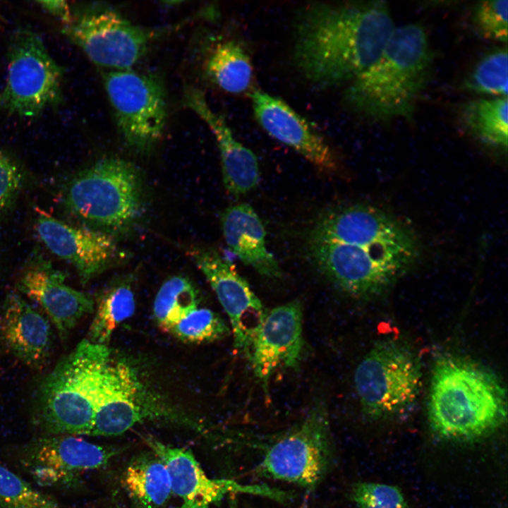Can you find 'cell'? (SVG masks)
<instances>
[{
	"label": "cell",
	"instance_id": "6da1fadb",
	"mask_svg": "<svg viewBox=\"0 0 508 508\" xmlns=\"http://www.w3.org/2000/svg\"><path fill=\"white\" fill-rule=\"evenodd\" d=\"M395 28L382 1L310 3L295 18L294 64L320 87L351 82L378 59Z\"/></svg>",
	"mask_w": 508,
	"mask_h": 508
},
{
	"label": "cell",
	"instance_id": "7a4b0ae2",
	"mask_svg": "<svg viewBox=\"0 0 508 508\" xmlns=\"http://www.w3.org/2000/svg\"><path fill=\"white\" fill-rule=\"evenodd\" d=\"M431 378L428 418L440 439L473 442L504 422L505 389L484 365L468 358L445 356L436 361Z\"/></svg>",
	"mask_w": 508,
	"mask_h": 508
},
{
	"label": "cell",
	"instance_id": "3957f363",
	"mask_svg": "<svg viewBox=\"0 0 508 508\" xmlns=\"http://www.w3.org/2000/svg\"><path fill=\"white\" fill-rule=\"evenodd\" d=\"M433 54L417 23L396 27L378 59L350 82L346 104L377 121L410 117L428 84Z\"/></svg>",
	"mask_w": 508,
	"mask_h": 508
},
{
	"label": "cell",
	"instance_id": "277c9868",
	"mask_svg": "<svg viewBox=\"0 0 508 508\" xmlns=\"http://www.w3.org/2000/svg\"><path fill=\"white\" fill-rule=\"evenodd\" d=\"M107 345L84 339L40 382L35 423L48 435H90L105 367Z\"/></svg>",
	"mask_w": 508,
	"mask_h": 508
},
{
	"label": "cell",
	"instance_id": "5b68a950",
	"mask_svg": "<svg viewBox=\"0 0 508 508\" xmlns=\"http://www.w3.org/2000/svg\"><path fill=\"white\" fill-rule=\"evenodd\" d=\"M62 201L68 212L92 229L108 234L124 231L142 214L140 171L121 158L99 159L68 182Z\"/></svg>",
	"mask_w": 508,
	"mask_h": 508
},
{
	"label": "cell",
	"instance_id": "8992f818",
	"mask_svg": "<svg viewBox=\"0 0 508 508\" xmlns=\"http://www.w3.org/2000/svg\"><path fill=\"white\" fill-rule=\"evenodd\" d=\"M316 268L336 287L366 298L388 289L418 260V240L379 244H346L308 238Z\"/></svg>",
	"mask_w": 508,
	"mask_h": 508
},
{
	"label": "cell",
	"instance_id": "52a82bcc",
	"mask_svg": "<svg viewBox=\"0 0 508 508\" xmlns=\"http://www.w3.org/2000/svg\"><path fill=\"white\" fill-rule=\"evenodd\" d=\"M259 476L314 490L332 468L334 449L328 413L315 404L299 423L259 445Z\"/></svg>",
	"mask_w": 508,
	"mask_h": 508
},
{
	"label": "cell",
	"instance_id": "ba28073f",
	"mask_svg": "<svg viewBox=\"0 0 508 508\" xmlns=\"http://www.w3.org/2000/svg\"><path fill=\"white\" fill-rule=\"evenodd\" d=\"M6 83L0 110L35 117L62 101V68L51 56L38 34L18 28L9 40Z\"/></svg>",
	"mask_w": 508,
	"mask_h": 508
},
{
	"label": "cell",
	"instance_id": "9c48e42d",
	"mask_svg": "<svg viewBox=\"0 0 508 508\" xmlns=\"http://www.w3.org/2000/svg\"><path fill=\"white\" fill-rule=\"evenodd\" d=\"M421 380L418 358L395 341L375 344L354 375L362 409L373 418L395 416L410 409L418 398Z\"/></svg>",
	"mask_w": 508,
	"mask_h": 508
},
{
	"label": "cell",
	"instance_id": "30bf717a",
	"mask_svg": "<svg viewBox=\"0 0 508 508\" xmlns=\"http://www.w3.org/2000/svg\"><path fill=\"white\" fill-rule=\"evenodd\" d=\"M182 24L145 28L111 7L95 5L73 17L63 32L95 64L107 70H123L132 68L155 40Z\"/></svg>",
	"mask_w": 508,
	"mask_h": 508
},
{
	"label": "cell",
	"instance_id": "8fae6325",
	"mask_svg": "<svg viewBox=\"0 0 508 508\" xmlns=\"http://www.w3.org/2000/svg\"><path fill=\"white\" fill-rule=\"evenodd\" d=\"M103 83L125 143L138 152L150 150L162 136L167 119L162 81L129 68L104 71Z\"/></svg>",
	"mask_w": 508,
	"mask_h": 508
},
{
	"label": "cell",
	"instance_id": "7c38bea8",
	"mask_svg": "<svg viewBox=\"0 0 508 508\" xmlns=\"http://www.w3.org/2000/svg\"><path fill=\"white\" fill-rule=\"evenodd\" d=\"M146 442L166 466L172 493L182 501L181 508H210L230 493L258 495L282 502L292 497L284 490L266 485H243L233 480L210 478L190 450L154 438H147Z\"/></svg>",
	"mask_w": 508,
	"mask_h": 508
},
{
	"label": "cell",
	"instance_id": "4fadbf2b",
	"mask_svg": "<svg viewBox=\"0 0 508 508\" xmlns=\"http://www.w3.org/2000/svg\"><path fill=\"white\" fill-rule=\"evenodd\" d=\"M303 350V308L294 300L267 311L245 356L255 379L268 394L274 373L298 367Z\"/></svg>",
	"mask_w": 508,
	"mask_h": 508
},
{
	"label": "cell",
	"instance_id": "5bb4252c",
	"mask_svg": "<svg viewBox=\"0 0 508 508\" xmlns=\"http://www.w3.org/2000/svg\"><path fill=\"white\" fill-rule=\"evenodd\" d=\"M116 452L75 436L47 435L24 446L20 460L37 483L57 486L104 466Z\"/></svg>",
	"mask_w": 508,
	"mask_h": 508
},
{
	"label": "cell",
	"instance_id": "9a60e30c",
	"mask_svg": "<svg viewBox=\"0 0 508 508\" xmlns=\"http://www.w3.org/2000/svg\"><path fill=\"white\" fill-rule=\"evenodd\" d=\"M192 254L229 317L235 349L245 355L267 311L248 283L217 251L202 249Z\"/></svg>",
	"mask_w": 508,
	"mask_h": 508
},
{
	"label": "cell",
	"instance_id": "2e32d148",
	"mask_svg": "<svg viewBox=\"0 0 508 508\" xmlns=\"http://www.w3.org/2000/svg\"><path fill=\"white\" fill-rule=\"evenodd\" d=\"M417 238L404 221L377 207L352 204L329 210L308 231V238L346 244H378Z\"/></svg>",
	"mask_w": 508,
	"mask_h": 508
},
{
	"label": "cell",
	"instance_id": "e0dca14e",
	"mask_svg": "<svg viewBox=\"0 0 508 508\" xmlns=\"http://www.w3.org/2000/svg\"><path fill=\"white\" fill-rule=\"evenodd\" d=\"M36 231L56 255L73 265L83 284L120 260L121 252L111 235L89 227L75 226L40 213Z\"/></svg>",
	"mask_w": 508,
	"mask_h": 508
},
{
	"label": "cell",
	"instance_id": "ac0fdd59",
	"mask_svg": "<svg viewBox=\"0 0 508 508\" xmlns=\"http://www.w3.org/2000/svg\"><path fill=\"white\" fill-rule=\"evenodd\" d=\"M250 97L256 121L270 136L322 171L337 169V157L329 145L287 103L260 89H253Z\"/></svg>",
	"mask_w": 508,
	"mask_h": 508
},
{
	"label": "cell",
	"instance_id": "d6986e66",
	"mask_svg": "<svg viewBox=\"0 0 508 508\" xmlns=\"http://www.w3.org/2000/svg\"><path fill=\"white\" fill-rule=\"evenodd\" d=\"M65 278L49 262L39 258L30 265L17 282L18 290L44 310L61 340L95 308L93 300L68 286Z\"/></svg>",
	"mask_w": 508,
	"mask_h": 508
},
{
	"label": "cell",
	"instance_id": "ffe728a7",
	"mask_svg": "<svg viewBox=\"0 0 508 508\" xmlns=\"http://www.w3.org/2000/svg\"><path fill=\"white\" fill-rule=\"evenodd\" d=\"M133 369L111 357L105 367L89 435H119L150 416Z\"/></svg>",
	"mask_w": 508,
	"mask_h": 508
},
{
	"label": "cell",
	"instance_id": "44dd1931",
	"mask_svg": "<svg viewBox=\"0 0 508 508\" xmlns=\"http://www.w3.org/2000/svg\"><path fill=\"white\" fill-rule=\"evenodd\" d=\"M0 344L28 367L41 369L53 349L49 321L20 295L9 293L0 308Z\"/></svg>",
	"mask_w": 508,
	"mask_h": 508
},
{
	"label": "cell",
	"instance_id": "7402d4cb",
	"mask_svg": "<svg viewBox=\"0 0 508 508\" xmlns=\"http://www.w3.org/2000/svg\"><path fill=\"white\" fill-rule=\"evenodd\" d=\"M183 99L186 107L205 121L216 139L226 190L233 196L239 197L255 189L260 172L253 152L235 138L224 118L210 107L200 90L187 87Z\"/></svg>",
	"mask_w": 508,
	"mask_h": 508
},
{
	"label": "cell",
	"instance_id": "603a6c76",
	"mask_svg": "<svg viewBox=\"0 0 508 508\" xmlns=\"http://www.w3.org/2000/svg\"><path fill=\"white\" fill-rule=\"evenodd\" d=\"M229 248L245 265L269 278L282 277V270L268 250L264 225L253 207L246 203L229 206L220 215Z\"/></svg>",
	"mask_w": 508,
	"mask_h": 508
},
{
	"label": "cell",
	"instance_id": "cb8c5ba5",
	"mask_svg": "<svg viewBox=\"0 0 508 508\" xmlns=\"http://www.w3.org/2000/svg\"><path fill=\"white\" fill-rule=\"evenodd\" d=\"M122 483L138 508H166L172 494L167 467L153 452L134 458L123 473Z\"/></svg>",
	"mask_w": 508,
	"mask_h": 508
},
{
	"label": "cell",
	"instance_id": "d4e9b609",
	"mask_svg": "<svg viewBox=\"0 0 508 508\" xmlns=\"http://www.w3.org/2000/svg\"><path fill=\"white\" fill-rule=\"evenodd\" d=\"M203 67L210 80L228 93L239 95L253 90L251 59L243 47L236 41L215 44L207 54Z\"/></svg>",
	"mask_w": 508,
	"mask_h": 508
},
{
	"label": "cell",
	"instance_id": "484cf974",
	"mask_svg": "<svg viewBox=\"0 0 508 508\" xmlns=\"http://www.w3.org/2000/svg\"><path fill=\"white\" fill-rule=\"evenodd\" d=\"M461 120L469 132L482 142L507 149V97L478 98L464 103Z\"/></svg>",
	"mask_w": 508,
	"mask_h": 508
},
{
	"label": "cell",
	"instance_id": "4316f807",
	"mask_svg": "<svg viewBox=\"0 0 508 508\" xmlns=\"http://www.w3.org/2000/svg\"><path fill=\"white\" fill-rule=\"evenodd\" d=\"M135 301L129 283L119 282L99 296L90 328V341L106 345L114 329L135 313Z\"/></svg>",
	"mask_w": 508,
	"mask_h": 508
},
{
	"label": "cell",
	"instance_id": "83f0119b",
	"mask_svg": "<svg viewBox=\"0 0 508 508\" xmlns=\"http://www.w3.org/2000/svg\"><path fill=\"white\" fill-rule=\"evenodd\" d=\"M197 291L191 282L174 276L161 286L153 305L154 318L159 327L169 330L197 308Z\"/></svg>",
	"mask_w": 508,
	"mask_h": 508
},
{
	"label": "cell",
	"instance_id": "f1b7e54d",
	"mask_svg": "<svg viewBox=\"0 0 508 508\" xmlns=\"http://www.w3.org/2000/svg\"><path fill=\"white\" fill-rule=\"evenodd\" d=\"M507 49L498 47L488 52L468 74L464 88L471 92L490 97H507Z\"/></svg>",
	"mask_w": 508,
	"mask_h": 508
},
{
	"label": "cell",
	"instance_id": "f546056e",
	"mask_svg": "<svg viewBox=\"0 0 508 508\" xmlns=\"http://www.w3.org/2000/svg\"><path fill=\"white\" fill-rule=\"evenodd\" d=\"M179 340L190 344L212 342L229 335L224 320L208 308H195L169 330Z\"/></svg>",
	"mask_w": 508,
	"mask_h": 508
},
{
	"label": "cell",
	"instance_id": "4dcf8cb0",
	"mask_svg": "<svg viewBox=\"0 0 508 508\" xmlns=\"http://www.w3.org/2000/svg\"><path fill=\"white\" fill-rule=\"evenodd\" d=\"M0 508H59L56 502L0 465Z\"/></svg>",
	"mask_w": 508,
	"mask_h": 508
},
{
	"label": "cell",
	"instance_id": "1f68e13d",
	"mask_svg": "<svg viewBox=\"0 0 508 508\" xmlns=\"http://www.w3.org/2000/svg\"><path fill=\"white\" fill-rule=\"evenodd\" d=\"M507 13V0L479 1L474 7L473 23L483 38L506 44Z\"/></svg>",
	"mask_w": 508,
	"mask_h": 508
},
{
	"label": "cell",
	"instance_id": "d6a6232c",
	"mask_svg": "<svg viewBox=\"0 0 508 508\" xmlns=\"http://www.w3.org/2000/svg\"><path fill=\"white\" fill-rule=\"evenodd\" d=\"M358 508H407L402 492L397 486L375 482H358L351 492Z\"/></svg>",
	"mask_w": 508,
	"mask_h": 508
},
{
	"label": "cell",
	"instance_id": "836d02e7",
	"mask_svg": "<svg viewBox=\"0 0 508 508\" xmlns=\"http://www.w3.org/2000/svg\"><path fill=\"white\" fill-rule=\"evenodd\" d=\"M23 172L18 165L0 150V213L15 203L23 186Z\"/></svg>",
	"mask_w": 508,
	"mask_h": 508
},
{
	"label": "cell",
	"instance_id": "e575fe53",
	"mask_svg": "<svg viewBox=\"0 0 508 508\" xmlns=\"http://www.w3.org/2000/svg\"><path fill=\"white\" fill-rule=\"evenodd\" d=\"M37 3L47 12L59 18L66 25L71 23L73 16L66 1H37Z\"/></svg>",
	"mask_w": 508,
	"mask_h": 508
},
{
	"label": "cell",
	"instance_id": "d590c367",
	"mask_svg": "<svg viewBox=\"0 0 508 508\" xmlns=\"http://www.w3.org/2000/svg\"><path fill=\"white\" fill-rule=\"evenodd\" d=\"M0 18H1V16H0Z\"/></svg>",
	"mask_w": 508,
	"mask_h": 508
}]
</instances>
